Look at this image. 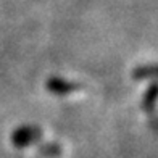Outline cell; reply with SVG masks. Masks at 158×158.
<instances>
[{
	"instance_id": "obj_1",
	"label": "cell",
	"mask_w": 158,
	"mask_h": 158,
	"mask_svg": "<svg viewBox=\"0 0 158 158\" xmlns=\"http://www.w3.org/2000/svg\"><path fill=\"white\" fill-rule=\"evenodd\" d=\"M42 139V131L37 126H19L11 132V143L16 148H24L37 143Z\"/></svg>"
},
{
	"instance_id": "obj_2",
	"label": "cell",
	"mask_w": 158,
	"mask_h": 158,
	"mask_svg": "<svg viewBox=\"0 0 158 158\" xmlns=\"http://www.w3.org/2000/svg\"><path fill=\"white\" fill-rule=\"evenodd\" d=\"M45 87H47L48 92H52V94H56V95H68V94H73V92L81 90V85H79L77 82L66 81V79L58 77V76L48 77V81H47V84H45Z\"/></svg>"
},
{
	"instance_id": "obj_3",
	"label": "cell",
	"mask_w": 158,
	"mask_h": 158,
	"mask_svg": "<svg viewBox=\"0 0 158 158\" xmlns=\"http://www.w3.org/2000/svg\"><path fill=\"white\" fill-rule=\"evenodd\" d=\"M155 103H156V82L152 81V84L148 85V89L145 90V94L142 97V110L153 111Z\"/></svg>"
},
{
	"instance_id": "obj_4",
	"label": "cell",
	"mask_w": 158,
	"mask_h": 158,
	"mask_svg": "<svg viewBox=\"0 0 158 158\" xmlns=\"http://www.w3.org/2000/svg\"><path fill=\"white\" fill-rule=\"evenodd\" d=\"M156 74V66L155 64H142L137 66L132 71V77L135 81H143V79H153Z\"/></svg>"
},
{
	"instance_id": "obj_5",
	"label": "cell",
	"mask_w": 158,
	"mask_h": 158,
	"mask_svg": "<svg viewBox=\"0 0 158 158\" xmlns=\"http://www.w3.org/2000/svg\"><path fill=\"white\" fill-rule=\"evenodd\" d=\"M39 153L45 155V156H60L61 155V147L58 143H52V142H47V143H39Z\"/></svg>"
}]
</instances>
